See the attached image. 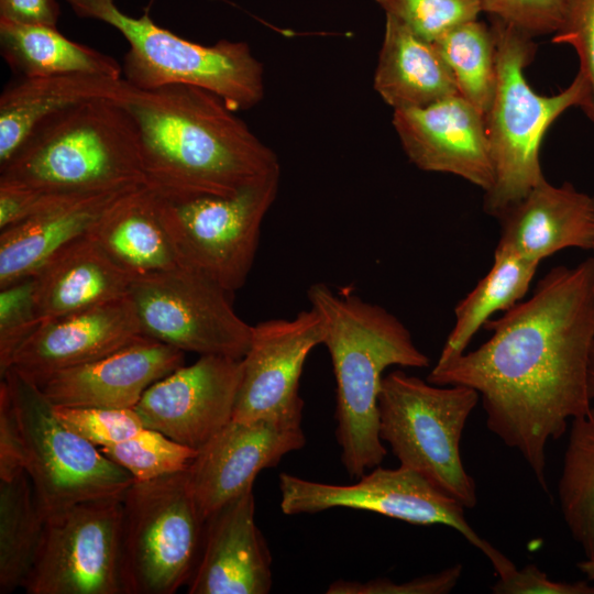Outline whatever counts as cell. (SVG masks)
<instances>
[{"label":"cell","instance_id":"cell-1","mask_svg":"<svg viewBox=\"0 0 594 594\" xmlns=\"http://www.w3.org/2000/svg\"><path fill=\"white\" fill-rule=\"evenodd\" d=\"M490 339L437 363L427 381L475 389L486 426L520 452L548 492L546 448L592 407L587 389L594 343V257L557 266L532 295L490 319Z\"/></svg>","mask_w":594,"mask_h":594},{"label":"cell","instance_id":"cell-2","mask_svg":"<svg viewBox=\"0 0 594 594\" xmlns=\"http://www.w3.org/2000/svg\"><path fill=\"white\" fill-rule=\"evenodd\" d=\"M120 102L138 127L145 185L156 194L231 196L280 172L276 153L211 91L132 86Z\"/></svg>","mask_w":594,"mask_h":594},{"label":"cell","instance_id":"cell-3","mask_svg":"<svg viewBox=\"0 0 594 594\" xmlns=\"http://www.w3.org/2000/svg\"><path fill=\"white\" fill-rule=\"evenodd\" d=\"M307 296L319 315L322 344L333 367L341 461L350 477H361L381 465L387 453L378 409L384 371L393 365L427 367L429 358L385 308L324 283L310 286Z\"/></svg>","mask_w":594,"mask_h":594},{"label":"cell","instance_id":"cell-4","mask_svg":"<svg viewBox=\"0 0 594 594\" xmlns=\"http://www.w3.org/2000/svg\"><path fill=\"white\" fill-rule=\"evenodd\" d=\"M0 183L76 196L143 186L138 127L117 100L66 108L41 121L0 165Z\"/></svg>","mask_w":594,"mask_h":594},{"label":"cell","instance_id":"cell-5","mask_svg":"<svg viewBox=\"0 0 594 594\" xmlns=\"http://www.w3.org/2000/svg\"><path fill=\"white\" fill-rule=\"evenodd\" d=\"M497 82L485 114L494 165V184L485 193L484 210L499 218L520 201L544 176L539 162L542 138L550 124L571 107L590 106V89L581 73L561 92L540 96L524 76L535 55L532 37L492 18Z\"/></svg>","mask_w":594,"mask_h":594},{"label":"cell","instance_id":"cell-6","mask_svg":"<svg viewBox=\"0 0 594 594\" xmlns=\"http://www.w3.org/2000/svg\"><path fill=\"white\" fill-rule=\"evenodd\" d=\"M79 18L103 22L128 42L124 78L139 89L170 84L200 87L232 110H248L264 96V68L248 43L220 40L201 45L157 25L147 12L135 18L116 0H65Z\"/></svg>","mask_w":594,"mask_h":594},{"label":"cell","instance_id":"cell-7","mask_svg":"<svg viewBox=\"0 0 594 594\" xmlns=\"http://www.w3.org/2000/svg\"><path fill=\"white\" fill-rule=\"evenodd\" d=\"M480 400L463 385H436L404 371L384 376L378 398L380 436L400 465L411 469L465 508L476 485L461 460L460 442Z\"/></svg>","mask_w":594,"mask_h":594},{"label":"cell","instance_id":"cell-8","mask_svg":"<svg viewBox=\"0 0 594 594\" xmlns=\"http://www.w3.org/2000/svg\"><path fill=\"white\" fill-rule=\"evenodd\" d=\"M205 527L187 470L134 481L123 496V594H173L188 584Z\"/></svg>","mask_w":594,"mask_h":594},{"label":"cell","instance_id":"cell-9","mask_svg":"<svg viewBox=\"0 0 594 594\" xmlns=\"http://www.w3.org/2000/svg\"><path fill=\"white\" fill-rule=\"evenodd\" d=\"M24 448V471L44 517L79 502L124 495L134 479L65 426L38 386L18 371L1 375Z\"/></svg>","mask_w":594,"mask_h":594},{"label":"cell","instance_id":"cell-10","mask_svg":"<svg viewBox=\"0 0 594 594\" xmlns=\"http://www.w3.org/2000/svg\"><path fill=\"white\" fill-rule=\"evenodd\" d=\"M280 172L231 196L156 194L157 209L180 265L232 294L253 266L261 228L279 187Z\"/></svg>","mask_w":594,"mask_h":594},{"label":"cell","instance_id":"cell-11","mask_svg":"<svg viewBox=\"0 0 594 594\" xmlns=\"http://www.w3.org/2000/svg\"><path fill=\"white\" fill-rule=\"evenodd\" d=\"M280 509L286 515L315 514L344 507L377 513L415 525H444L483 552L498 576L516 565L468 522L466 509L418 472L399 465H380L351 485L305 480L288 473L278 479Z\"/></svg>","mask_w":594,"mask_h":594},{"label":"cell","instance_id":"cell-12","mask_svg":"<svg viewBox=\"0 0 594 594\" xmlns=\"http://www.w3.org/2000/svg\"><path fill=\"white\" fill-rule=\"evenodd\" d=\"M229 295L183 265L134 278L128 293L142 336L183 352L242 359L253 326L238 316Z\"/></svg>","mask_w":594,"mask_h":594},{"label":"cell","instance_id":"cell-13","mask_svg":"<svg viewBox=\"0 0 594 594\" xmlns=\"http://www.w3.org/2000/svg\"><path fill=\"white\" fill-rule=\"evenodd\" d=\"M123 496L79 502L44 517L22 588L28 594H123Z\"/></svg>","mask_w":594,"mask_h":594},{"label":"cell","instance_id":"cell-14","mask_svg":"<svg viewBox=\"0 0 594 594\" xmlns=\"http://www.w3.org/2000/svg\"><path fill=\"white\" fill-rule=\"evenodd\" d=\"M319 344L321 321L311 307L292 319L253 324L232 419H273L300 426L304 400L299 381L308 354Z\"/></svg>","mask_w":594,"mask_h":594},{"label":"cell","instance_id":"cell-15","mask_svg":"<svg viewBox=\"0 0 594 594\" xmlns=\"http://www.w3.org/2000/svg\"><path fill=\"white\" fill-rule=\"evenodd\" d=\"M242 359L200 355L156 381L134 407L145 428L199 450L232 420Z\"/></svg>","mask_w":594,"mask_h":594},{"label":"cell","instance_id":"cell-16","mask_svg":"<svg viewBox=\"0 0 594 594\" xmlns=\"http://www.w3.org/2000/svg\"><path fill=\"white\" fill-rule=\"evenodd\" d=\"M300 426L273 419L234 420L202 446L187 469L189 486L205 521L253 486L264 469L301 449Z\"/></svg>","mask_w":594,"mask_h":594},{"label":"cell","instance_id":"cell-17","mask_svg":"<svg viewBox=\"0 0 594 594\" xmlns=\"http://www.w3.org/2000/svg\"><path fill=\"white\" fill-rule=\"evenodd\" d=\"M393 124L418 168L460 176L485 193L492 188L494 165L485 116L460 95L394 110Z\"/></svg>","mask_w":594,"mask_h":594},{"label":"cell","instance_id":"cell-18","mask_svg":"<svg viewBox=\"0 0 594 594\" xmlns=\"http://www.w3.org/2000/svg\"><path fill=\"white\" fill-rule=\"evenodd\" d=\"M143 337L127 296L41 322L19 348L9 369L38 384L54 373L99 360Z\"/></svg>","mask_w":594,"mask_h":594},{"label":"cell","instance_id":"cell-19","mask_svg":"<svg viewBox=\"0 0 594 594\" xmlns=\"http://www.w3.org/2000/svg\"><path fill=\"white\" fill-rule=\"evenodd\" d=\"M184 358L185 352L143 337L35 384L54 406L134 408L152 384L184 365Z\"/></svg>","mask_w":594,"mask_h":594},{"label":"cell","instance_id":"cell-20","mask_svg":"<svg viewBox=\"0 0 594 594\" xmlns=\"http://www.w3.org/2000/svg\"><path fill=\"white\" fill-rule=\"evenodd\" d=\"M254 515L251 486L206 521L201 551L188 582L189 594L271 592V553Z\"/></svg>","mask_w":594,"mask_h":594},{"label":"cell","instance_id":"cell-21","mask_svg":"<svg viewBox=\"0 0 594 594\" xmlns=\"http://www.w3.org/2000/svg\"><path fill=\"white\" fill-rule=\"evenodd\" d=\"M498 219L495 250L540 263L564 249H592L593 199L569 183L553 186L542 179Z\"/></svg>","mask_w":594,"mask_h":594},{"label":"cell","instance_id":"cell-22","mask_svg":"<svg viewBox=\"0 0 594 594\" xmlns=\"http://www.w3.org/2000/svg\"><path fill=\"white\" fill-rule=\"evenodd\" d=\"M34 279L41 322L127 297L133 280L91 234L57 253Z\"/></svg>","mask_w":594,"mask_h":594},{"label":"cell","instance_id":"cell-23","mask_svg":"<svg viewBox=\"0 0 594 594\" xmlns=\"http://www.w3.org/2000/svg\"><path fill=\"white\" fill-rule=\"evenodd\" d=\"M131 88L125 78L94 74L19 77L0 96V165L47 117L95 99L121 101Z\"/></svg>","mask_w":594,"mask_h":594},{"label":"cell","instance_id":"cell-24","mask_svg":"<svg viewBox=\"0 0 594 594\" xmlns=\"http://www.w3.org/2000/svg\"><path fill=\"white\" fill-rule=\"evenodd\" d=\"M132 189L88 196L1 230L0 288L34 276L62 250L90 235L108 208Z\"/></svg>","mask_w":594,"mask_h":594},{"label":"cell","instance_id":"cell-25","mask_svg":"<svg viewBox=\"0 0 594 594\" xmlns=\"http://www.w3.org/2000/svg\"><path fill=\"white\" fill-rule=\"evenodd\" d=\"M385 31L374 89L394 110L421 108L459 95L453 75L429 42L392 16Z\"/></svg>","mask_w":594,"mask_h":594},{"label":"cell","instance_id":"cell-26","mask_svg":"<svg viewBox=\"0 0 594 594\" xmlns=\"http://www.w3.org/2000/svg\"><path fill=\"white\" fill-rule=\"evenodd\" d=\"M91 235L132 279L180 265L154 194L146 185L120 196L105 212Z\"/></svg>","mask_w":594,"mask_h":594},{"label":"cell","instance_id":"cell-27","mask_svg":"<svg viewBox=\"0 0 594 594\" xmlns=\"http://www.w3.org/2000/svg\"><path fill=\"white\" fill-rule=\"evenodd\" d=\"M0 52L19 77L81 73L121 78L123 74L113 57L44 24L0 20Z\"/></svg>","mask_w":594,"mask_h":594},{"label":"cell","instance_id":"cell-28","mask_svg":"<svg viewBox=\"0 0 594 594\" xmlns=\"http://www.w3.org/2000/svg\"><path fill=\"white\" fill-rule=\"evenodd\" d=\"M539 264L507 251L495 250L490 271L455 306V321L437 363L464 353L472 338L492 315L521 301Z\"/></svg>","mask_w":594,"mask_h":594},{"label":"cell","instance_id":"cell-29","mask_svg":"<svg viewBox=\"0 0 594 594\" xmlns=\"http://www.w3.org/2000/svg\"><path fill=\"white\" fill-rule=\"evenodd\" d=\"M44 516L25 471L0 480V593L23 587L42 540Z\"/></svg>","mask_w":594,"mask_h":594},{"label":"cell","instance_id":"cell-30","mask_svg":"<svg viewBox=\"0 0 594 594\" xmlns=\"http://www.w3.org/2000/svg\"><path fill=\"white\" fill-rule=\"evenodd\" d=\"M558 494L572 538L594 560V407L571 420Z\"/></svg>","mask_w":594,"mask_h":594},{"label":"cell","instance_id":"cell-31","mask_svg":"<svg viewBox=\"0 0 594 594\" xmlns=\"http://www.w3.org/2000/svg\"><path fill=\"white\" fill-rule=\"evenodd\" d=\"M432 43L450 68L459 95L485 116L497 82L492 29L475 19L450 29Z\"/></svg>","mask_w":594,"mask_h":594},{"label":"cell","instance_id":"cell-32","mask_svg":"<svg viewBox=\"0 0 594 594\" xmlns=\"http://www.w3.org/2000/svg\"><path fill=\"white\" fill-rule=\"evenodd\" d=\"M99 449L129 472L134 481H150L186 471L198 453V450L145 427L127 441Z\"/></svg>","mask_w":594,"mask_h":594},{"label":"cell","instance_id":"cell-33","mask_svg":"<svg viewBox=\"0 0 594 594\" xmlns=\"http://www.w3.org/2000/svg\"><path fill=\"white\" fill-rule=\"evenodd\" d=\"M392 16L418 36L435 42L450 29L475 20L481 0H375Z\"/></svg>","mask_w":594,"mask_h":594},{"label":"cell","instance_id":"cell-34","mask_svg":"<svg viewBox=\"0 0 594 594\" xmlns=\"http://www.w3.org/2000/svg\"><path fill=\"white\" fill-rule=\"evenodd\" d=\"M53 407L65 426L98 448L127 441L144 428L134 408Z\"/></svg>","mask_w":594,"mask_h":594},{"label":"cell","instance_id":"cell-35","mask_svg":"<svg viewBox=\"0 0 594 594\" xmlns=\"http://www.w3.org/2000/svg\"><path fill=\"white\" fill-rule=\"evenodd\" d=\"M34 290V276L0 288V375L10 367L19 348L41 324Z\"/></svg>","mask_w":594,"mask_h":594},{"label":"cell","instance_id":"cell-36","mask_svg":"<svg viewBox=\"0 0 594 594\" xmlns=\"http://www.w3.org/2000/svg\"><path fill=\"white\" fill-rule=\"evenodd\" d=\"M482 11L531 37L557 33L565 19L568 0H481Z\"/></svg>","mask_w":594,"mask_h":594},{"label":"cell","instance_id":"cell-37","mask_svg":"<svg viewBox=\"0 0 594 594\" xmlns=\"http://www.w3.org/2000/svg\"><path fill=\"white\" fill-rule=\"evenodd\" d=\"M554 43L574 47L580 59V70L590 89V106L585 113L594 122V0H568L561 29Z\"/></svg>","mask_w":594,"mask_h":594},{"label":"cell","instance_id":"cell-38","mask_svg":"<svg viewBox=\"0 0 594 594\" xmlns=\"http://www.w3.org/2000/svg\"><path fill=\"white\" fill-rule=\"evenodd\" d=\"M462 565L454 564L437 573L397 583L388 579L365 582L337 580L330 584L328 594H446L458 584Z\"/></svg>","mask_w":594,"mask_h":594},{"label":"cell","instance_id":"cell-39","mask_svg":"<svg viewBox=\"0 0 594 594\" xmlns=\"http://www.w3.org/2000/svg\"><path fill=\"white\" fill-rule=\"evenodd\" d=\"M85 197L0 183V230Z\"/></svg>","mask_w":594,"mask_h":594},{"label":"cell","instance_id":"cell-40","mask_svg":"<svg viewBox=\"0 0 594 594\" xmlns=\"http://www.w3.org/2000/svg\"><path fill=\"white\" fill-rule=\"evenodd\" d=\"M495 594H594V585L586 581H553L535 564L515 568L499 576L492 586Z\"/></svg>","mask_w":594,"mask_h":594},{"label":"cell","instance_id":"cell-41","mask_svg":"<svg viewBox=\"0 0 594 594\" xmlns=\"http://www.w3.org/2000/svg\"><path fill=\"white\" fill-rule=\"evenodd\" d=\"M24 471V448L12 399L3 380L0 383V480Z\"/></svg>","mask_w":594,"mask_h":594},{"label":"cell","instance_id":"cell-42","mask_svg":"<svg viewBox=\"0 0 594 594\" xmlns=\"http://www.w3.org/2000/svg\"><path fill=\"white\" fill-rule=\"evenodd\" d=\"M59 15L57 0H0V20L57 28Z\"/></svg>","mask_w":594,"mask_h":594},{"label":"cell","instance_id":"cell-43","mask_svg":"<svg viewBox=\"0 0 594 594\" xmlns=\"http://www.w3.org/2000/svg\"><path fill=\"white\" fill-rule=\"evenodd\" d=\"M587 389L591 400H594V343L591 349L588 372H587Z\"/></svg>","mask_w":594,"mask_h":594},{"label":"cell","instance_id":"cell-44","mask_svg":"<svg viewBox=\"0 0 594 594\" xmlns=\"http://www.w3.org/2000/svg\"><path fill=\"white\" fill-rule=\"evenodd\" d=\"M578 568L588 580L594 581V560L585 559L578 563Z\"/></svg>","mask_w":594,"mask_h":594},{"label":"cell","instance_id":"cell-45","mask_svg":"<svg viewBox=\"0 0 594 594\" xmlns=\"http://www.w3.org/2000/svg\"><path fill=\"white\" fill-rule=\"evenodd\" d=\"M592 199H593V209H594V196H592ZM591 250L593 251V257H594V239H593V244H592Z\"/></svg>","mask_w":594,"mask_h":594}]
</instances>
